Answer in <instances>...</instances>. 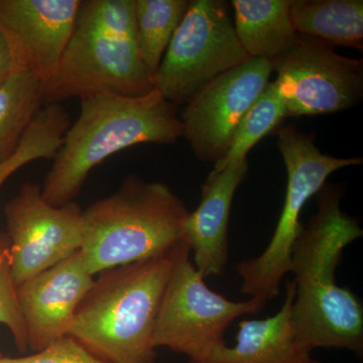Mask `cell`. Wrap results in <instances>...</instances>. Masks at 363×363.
<instances>
[{
    "mask_svg": "<svg viewBox=\"0 0 363 363\" xmlns=\"http://www.w3.org/2000/svg\"><path fill=\"white\" fill-rule=\"evenodd\" d=\"M345 189L325 185L317 193V211L294 243L290 272L296 294L292 323L308 350L337 348L363 353V309L350 289L339 286L336 269L343 250L362 238L359 219L340 208Z\"/></svg>",
    "mask_w": 363,
    "mask_h": 363,
    "instance_id": "cell-1",
    "label": "cell"
},
{
    "mask_svg": "<svg viewBox=\"0 0 363 363\" xmlns=\"http://www.w3.org/2000/svg\"><path fill=\"white\" fill-rule=\"evenodd\" d=\"M183 136L178 106L157 88L143 96L101 93L82 98L45 176L42 195L52 206L75 201L90 172L114 154L142 143L173 145Z\"/></svg>",
    "mask_w": 363,
    "mask_h": 363,
    "instance_id": "cell-2",
    "label": "cell"
},
{
    "mask_svg": "<svg viewBox=\"0 0 363 363\" xmlns=\"http://www.w3.org/2000/svg\"><path fill=\"white\" fill-rule=\"evenodd\" d=\"M186 240L167 252L101 272L79 305L68 336L107 363H155V325Z\"/></svg>",
    "mask_w": 363,
    "mask_h": 363,
    "instance_id": "cell-3",
    "label": "cell"
},
{
    "mask_svg": "<svg viewBox=\"0 0 363 363\" xmlns=\"http://www.w3.org/2000/svg\"><path fill=\"white\" fill-rule=\"evenodd\" d=\"M133 0H83L44 105L111 93L143 96L155 89L135 39Z\"/></svg>",
    "mask_w": 363,
    "mask_h": 363,
    "instance_id": "cell-4",
    "label": "cell"
},
{
    "mask_svg": "<svg viewBox=\"0 0 363 363\" xmlns=\"http://www.w3.org/2000/svg\"><path fill=\"white\" fill-rule=\"evenodd\" d=\"M189 213L166 184L126 177L116 193L82 211L80 250L88 271L95 276L168 252L185 240Z\"/></svg>",
    "mask_w": 363,
    "mask_h": 363,
    "instance_id": "cell-5",
    "label": "cell"
},
{
    "mask_svg": "<svg viewBox=\"0 0 363 363\" xmlns=\"http://www.w3.org/2000/svg\"><path fill=\"white\" fill-rule=\"evenodd\" d=\"M276 133L288 177L283 210L266 250L236 266L241 292L267 303L279 295L281 279L290 272L294 243L304 226L300 215L306 203L323 188L334 172L363 162L362 157H336L322 152L315 145V133H303L294 124L281 125Z\"/></svg>",
    "mask_w": 363,
    "mask_h": 363,
    "instance_id": "cell-6",
    "label": "cell"
},
{
    "mask_svg": "<svg viewBox=\"0 0 363 363\" xmlns=\"http://www.w3.org/2000/svg\"><path fill=\"white\" fill-rule=\"evenodd\" d=\"M229 6L224 0H190L155 77V88L176 106L250 59L238 39Z\"/></svg>",
    "mask_w": 363,
    "mask_h": 363,
    "instance_id": "cell-7",
    "label": "cell"
},
{
    "mask_svg": "<svg viewBox=\"0 0 363 363\" xmlns=\"http://www.w3.org/2000/svg\"><path fill=\"white\" fill-rule=\"evenodd\" d=\"M189 245L182 250L162 296L155 325L154 347H167L187 355L190 362L225 344L224 333L234 320L255 314L264 298L243 302L227 300L212 291L190 259Z\"/></svg>",
    "mask_w": 363,
    "mask_h": 363,
    "instance_id": "cell-8",
    "label": "cell"
},
{
    "mask_svg": "<svg viewBox=\"0 0 363 363\" xmlns=\"http://www.w3.org/2000/svg\"><path fill=\"white\" fill-rule=\"evenodd\" d=\"M271 63L289 117L336 113L362 100V59L341 56L321 40L298 35Z\"/></svg>",
    "mask_w": 363,
    "mask_h": 363,
    "instance_id": "cell-9",
    "label": "cell"
},
{
    "mask_svg": "<svg viewBox=\"0 0 363 363\" xmlns=\"http://www.w3.org/2000/svg\"><path fill=\"white\" fill-rule=\"evenodd\" d=\"M272 63L250 59L222 74L183 105L179 117L183 136L200 161L223 159L253 102L269 83Z\"/></svg>",
    "mask_w": 363,
    "mask_h": 363,
    "instance_id": "cell-10",
    "label": "cell"
},
{
    "mask_svg": "<svg viewBox=\"0 0 363 363\" xmlns=\"http://www.w3.org/2000/svg\"><path fill=\"white\" fill-rule=\"evenodd\" d=\"M82 211L75 201L61 207L49 204L39 184L21 186L4 207L16 285L81 250Z\"/></svg>",
    "mask_w": 363,
    "mask_h": 363,
    "instance_id": "cell-11",
    "label": "cell"
},
{
    "mask_svg": "<svg viewBox=\"0 0 363 363\" xmlns=\"http://www.w3.org/2000/svg\"><path fill=\"white\" fill-rule=\"evenodd\" d=\"M82 0H0V33L16 70L54 76Z\"/></svg>",
    "mask_w": 363,
    "mask_h": 363,
    "instance_id": "cell-12",
    "label": "cell"
},
{
    "mask_svg": "<svg viewBox=\"0 0 363 363\" xmlns=\"http://www.w3.org/2000/svg\"><path fill=\"white\" fill-rule=\"evenodd\" d=\"M81 250L18 285V297L33 352L68 336L79 305L94 284Z\"/></svg>",
    "mask_w": 363,
    "mask_h": 363,
    "instance_id": "cell-13",
    "label": "cell"
},
{
    "mask_svg": "<svg viewBox=\"0 0 363 363\" xmlns=\"http://www.w3.org/2000/svg\"><path fill=\"white\" fill-rule=\"evenodd\" d=\"M247 172V159L213 169L203 184L199 205L184 224V238L193 252L194 266L205 279L225 271L231 205Z\"/></svg>",
    "mask_w": 363,
    "mask_h": 363,
    "instance_id": "cell-14",
    "label": "cell"
},
{
    "mask_svg": "<svg viewBox=\"0 0 363 363\" xmlns=\"http://www.w3.org/2000/svg\"><path fill=\"white\" fill-rule=\"evenodd\" d=\"M286 286L283 306L274 316L242 320L235 345L221 344L190 363H322L298 340L291 317L295 283L288 281Z\"/></svg>",
    "mask_w": 363,
    "mask_h": 363,
    "instance_id": "cell-15",
    "label": "cell"
},
{
    "mask_svg": "<svg viewBox=\"0 0 363 363\" xmlns=\"http://www.w3.org/2000/svg\"><path fill=\"white\" fill-rule=\"evenodd\" d=\"M230 6L234 30L250 59L272 62L295 42L291 0H233Z\"/></svg>",
    "mask_w": 363,
    "mask_h": 363,
    "instance_id": "cell-16",
    "label": "cell"
},
{
    "mask_svg": "<svg viewBox=\"0 0 363 363\" xmlns=\"http://www.w3.org/2000/svg\"><path fill=\"white\" fill-rule=\"evenodd\" d=\"M290 14L298 35L363 49L362 0H291Z\"/></svg>",
    "mask_w": 363,
    "mask_h": 363,
    "instance_id": "cell-17",
    "label": "cell"
},
{
    "mask_svg": "<svg viewBox=\"0 0 363 363\" xmlns=\"http://www.w3.org/2000/svg\"><path fill=\"white\" fill-rule=\"evenodd\" d=\"M45 83L16 70L0 85V164L13 156L21 138L44 106Z\"/></svg>",
    "mask_w": 363,
    "mask_h": 363,
    "instance_id": "cell-18",
    "label": "cell"
},
{
    "mask_svg": "<svg viewBox=\"0 0 363 363\" xmlns=\"http://www.w3.org/2000/svg\"><path fill=\"white\" fill-rule=\"evenodd\" d=\"M135 39L145 68L155 83L157 72L190 0H133Z\"/></svg>",
    "mask_w": 363,
    "mask_h": 363,
    "instance_id": "cell-19",
    "label": "cell"
},
{
    "mask_svg": "<svg viewBox=\"0 0 363 363\" xmlns=\"http://www.w3.org/2000/svg\"><path fill=\"white\" fill-rule=\"evenodd\" d=\"M70 125V114L63 105H44L21 138L13 156L0 164V187L28 162L54 159Z\"/></svg>",
    "mask_w": 363,
    "mask_h": 363,
    "instance_id": "cell-20",
    "label": "cell"
},
{
    "mask_svg": "<svg viewBox=\"0 0 363 363\" xmlns=\"http://www.w3.org/2000/svg\"><path fill=\"white\" fill-rule=\"evenodd\" d=\"M288 116L285 100L274 81L269 82L250 107L236 133L230 149L214 169L245 161L248 152L267 135L276 133Z\"/></svg>",
    "mask_w": 363,
    "mask_h": 363,
    "instance_id": "cell-21",
    "label": "cell"
},
{
    "mask_svg": "<svg viewBox=\"0 0 363 363\" xmlns=\"http://www.w3.org/2000/svg\"><path fill=\"white\" fill-rule=\"evenodd\" d=\"M0 324L6 325L11 332L18 350H28L25 319L13 276L11 240L6 233H0Z\"/></svg>",
    "mask_w": 363,
    "mask_h": 363,
    "instance_id": "cell-22",
    "label": "cell"
},
{
    "mask_svg": "<svg viewBox=\"0 0 363 363\" xmlns=\"http://www.w3.org/2000/svg\"><path fill=\"white\" fill-rule=\"evenodd\" d=\"M0 363H107L86 350L70 336L59 339L48 347L23 357H0Z\"/></svg>",
    "mask_w": 363,
    "mask_h": 363,
    "instance_id": "cell-23",
    "label": "cell"
},
{
    "mask_svg": "<svg viewBox=\"0 0 363 363\" xmlns=\"http://www.w3.org/2000/svg\"><path fill=\"white\" fill-rule=\"evenodd\" d=\"M16 70V66H14L6 40L0 33V85L6 82L9 76Z\"/></svg>",
    "mask_w": 363,
    "mask_h": 363,
    "instance_id": "cell-24",
    "label": "cell"
},
{
    "mask_svg": "<svg viewBox=\"0 0 363 363\" xmlns=\"http://www.w3.org/2000/svg\"><path fill=\"white\" fill-rule=\"evenodd\" d=\"M2 357V355H1V354H0V357Z\"/></svg>",
    "mask_w": 363,
    "mask_h": 363,
    "instance_id": "cell-25",
    "label": "cell"
}]
</instances>
